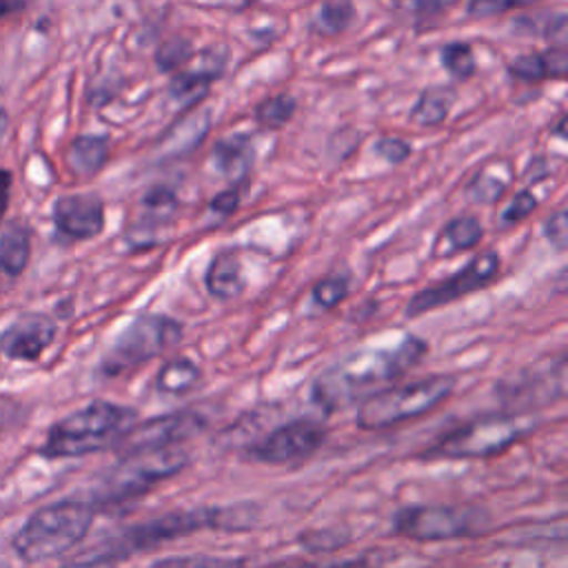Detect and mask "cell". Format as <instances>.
I'll use <instances>...</instances> for the list:
<instances>
[{"label": "cell", "instance_id": "obj_1", "mask_svg": "<svg viewBox=\"0 0 568 568\" xmlns=\"http://www.w3.org/2000/svg\"><path fill=\"white\" fill-rule=\"evenodd\" d=\"M426 353L428 344L415 335H404L393 346L355 351L315 377L313 402L326 413L346 408L371 388L408 373Z\"/></svg>", "mask_w": 568, "mask_h": 568}, {"label": "cell", "instance_id": "obj_2", "mask_svg": "<svg viewBox=\"0 0 568 568\" xmlns=\"http://www.w3.org/2000/svg\"><path fill=\"white\" fill-rule=\"evenodd\" d=\"M255 504H235V506H200V508H180L155 515L146 521L129 526L113 537L104 539L89 555H98L109 561H120L129 555L144 552L169 544L178 537H186L200 530H248L257 521Z\"/></svg>", "mask_w": 568, "mask_h": 568}, {"label": "cell", "instance_id": "obj_3", "mask_svg": "<svg viewBox=\"0 0 568 568\" xmlns=\"http://www.w3.org/2000/svg\"><path fill=\"white\" fill-rule=\"evenodd\" d=\"M138 413L106 399H93L53 424L40 448L44 457H80L115 446L138 422Z\"/></svg>", "mask_w": 568, "mask_h": 568}, {"label": "cell", "instance_id": "obj_4", "mask_svg": "<svg viewBox=\"0 0 568 568\" xmlns=\"http://www.w3.org/2000/svg\"><path fill=\"white\" fill-rule=\"evenodd\" d=\"M95 508L84 501H58L36 510L13 535V550L31 564L55 559L89 532Z\"/></svg>", "mask_w": 568, "mask_h": 568}, {"label": "cell", "instance_id": "obj_5", "mask_svg": "<svg viewBox=\"0 0 568 568\" xmlns=\"http://www.w3.org/2000/svg\"><path fill=\"white\" fill-rule=\"evenodd\" d=\"M191 462L184 444L142 448L122 453L118 464L109 468L98 488V501L109 506H122L144 497L158 484L182 473Z\"/></svg>", "mask_w": 568, "mask_h": 568}, {"label": "cell", "instance_id": "obj_6", "mask_svg": "<svg viewBox=\"0 0 568 568\" xmlns=\"http://www.w3.org/2000/svg\"><path fill=\"white\" fill-rule=\"evenodd\" d=\"M455 377L428 375L413 382L379 388L364 397L357 408V426L362 430H386L404 422L417 419L435 410L450 397Z\"/></svg>", "mask_w": 568, "mask_h": 568}, {"label": "cell", "instance_id": "obj_7", "mask_svg": "<svg viewBox=\"0 0 568 568\" xmlns=\"http://www.w3.org/2000/svg\"><path fill=\"white\" fill-rule=\"evenodd\" d=\"M532 424L517 415H486L442 433L428 448L426 457L439 459H477L493 457L510 448L530 433Z\"/></svg>", "mask_w": 568, "mask_h": 568}, {"label": "cell", "instance_id": "obj_8", "mask_svg": "<svg viewBox=\"0 0 568 568\" xmlns=\"http://www.w3.org/2000/svg\"><path fill=\"white\" fill-rule=\"evenodd\" d=\"M490 513L481 506H404L393 517V530L410 541H448L477 537L488 530Z\"/></svg>", "mask_w": 568, "mask_h": 568}, {"label": "cell", "instance_id": "obj_9", "mask_svg": "<svg viewBox=\"0 0 568 568\" xmlns=\"http://www.w3.org/2000/svg\"><path fill=\"white\" fill-rule=\"evenodd\" d=\"M182 322L160 313H144L135 317L111 344V348L102 357L100 373L104 377H118L122 373H129L140 364H146L149 359L173 348L182 339Z\"/></svg>", "mask_w": 568, "mask_h": 568}, {"label": "cell", "instance_id": "obj_10", "mask_svg": "<svg viewBox=\"0 0 568 568\" xmlns=\"http://www.w3.org/2000/svg\"><path fill=\"white\" fill-rule=\"evenodd\" d=\"M499 268H501V260L495 251L479 253L464 268H459L453 277L417 291L410 297V302L406 304V317H419L424 313H430L439 306L453 304L475 291L490 286L497 280Z\"/></svg>", "mask_w": 568, "mask_h": 568}, {"label": "cell", "instance_id": "obj_11", "mask_svg": "<svg viewBox=\"0 0 568 568\" xmlns=\"http://www.w3.org/2000/svg\"><path fill=\"white\" fill-rule=\"evenodd\" d=\"M326 435L328 430L320 419L297 417L273 428L268 435L257 439L248 448V457L253 462L268 464V466L297 464L311 457L324 444Z\"/></svg>", "mask_w": 568, "mask_h": 568}, {"label": "cell", "instance_id": "obj_12", "mask_svg": "<svg viewBox=\"0 0 568 568\" xmlns=\"http://www.w3.org/2000/svg\"><path fill=\"white\" fill-rule=\"evenodd\" d=\"M206 428V419L197 415L195 410H180L171 415H160L153 419H146L142 424H133L118 446L124 453L142 450V448H162V446H180L193 435L202 433Z\"/></svg>", "mask_w": 568, "mask_h": 568}, {"label": "cell", "instance_id": "obj_13", "mask_svg": "<svg viewBox=\"0 0 568 568\" xmlns=\"http://www.w3.org/2000/svg\"><path fill=\"white\" fill-rule=\"evenodd\" d=\"M229 53L224 47H206L175 71L169 82V95L180 104H197L213 80H217L226 67Z\"/></svg>", "mask_w": 568, "mask_h": 568}, {"label": "cell", "instance_id": "obj_14", "mask_svg": "<svg viewBox=\"0 0 568 568\" xmlns=\"http://www.w3.org/2000/svg\"><path fill=\"white\" fill-rule=\"evenodd\" d=\"M53 224L69 240H91L104 229V202L95 193H69L53 204Z\"/></svg>", "mask_w": 568, "mask_h": 568}, {"label": "cell", "instance_id": "obj_15", "mask_svg": "<svg viewBox=\"0 0 568 568\" xmlns=\"http://www.w3.org/2000/svg\"><path fill=\"white\" fill-rule=\"evenodd\" d=\"M55 337V324L42 313H24L0 333V353L11 359H38Z\"/></svg>", "mask_w": 568, "mask_h": 568}, {"label": "cell", "instance_id": "obj_16", "mask_svg": "<svg viewBox=\"0 0 568 568\" xmlns=\"http://www.w3.org/2000/svg\"><path fill=\"white\" fill-rule=\"evenodd\" d=\"M568 71L566 47H550L546 51L521 53L508 64V75L524 84H537L544 80H564Z\"/></svg>", "mask_w": 568, "mask_h": 568}, {"label": "cell", "instance_id": "obj_17", "mask_svg": "<svg viewBox=\"0 0 568 568\" xmlns=\"http://www.w3.org/2000/svg\"><path fill=\"white\" fill-rule=\"evenodd\" d=\"M211 158H213V164L215 169L233 180V182H242L248 171H251V164H253V142H251V135H231V138H220L215 144H213V151H211Z\"/></svg>", "mask_w": 568, "mask_h": 568}, {"label": "cell", "instance_id": "obj_18", "mask_svg": "<svg viewBox=\"0 0 568 568\" xmlns=\"http://www.w3.org/2000/svg\"><path fill=\"white\" fill-rule=\"evenodd\" d=\"M204 284H206V291L217 300L237 297L244 291L240 255L231 248L215 253V257L211 260V264L206 268Z\"/></svg>", "mask_w": 568, "mask_h": 568}, {"label": "cell", "instance_id": "obj_19", "mask_svg": "<svg viewBox=\"0 0 568 568\" xmlns=\"http://www.w3.org/2000/svg\"><path fill=\"white\" fill-rule=\"evenodd\" d=\"M67 166L78 178H93L109 160L106 135H78L67 149Z\"/></svg>", "mask_w": 568, "mask_h": 568}, {"label": "cell", "instance_id": "obj_20", "mask_svg": "<svg viewBox=\"0 0 568 568\" xmlns=\"http://www.w3.org/2000/svg\"><path fill=\"white\" fill-rule=\"evenodd\" d=\"M484 237V226L475 215H459L453 217L437 235L435 255L450 257L462 251L475 248Z\"/></svg>", "mask_w": 568, "mask_h": 568}, {"label": "cell", "instance_id": "obj_21", "mask_svg": "<svg viewBox=\"0 0 568 568\" xmlns=\"http://www.w3.org/2000/svg\"><path fill=\"white\" fill-rule=\"evenodd\" d=\"M513 180V169L506 160L486 162L468 184V193L479 204L497 202Z\"/></svg>", "mask_w": 568, "mask_h": 568}, {"label": "cell", "instance_id": "obj_22", "mask_svg": "<svg viewBox=\"0 0 568 568\" xmlns=\"http://www.w3.org/2000/svg\"><path fill=\"white\" fill-rule=\"evenodd\" d=\"M31 255V235L29 229L13 222L0 233V271L16 277L20 275Z\"/></svg>", "mask_w": 568, "mask_h": 568}, {"label": "cell", "instance_id": "obj_23", "mask_svg": "<svg viewBox=\"0 0 568 568\" xmlns=\"http://www.w3.org/2000/svg\"><path fill=\"white\" fill-rule=\"evenodd\" d=\"M453 102L455 91L450 87H428L419 93L408 113V120L417 126H437L448 118Z\"/></svg>", "mask_w": 568, "mask_h": 568}, {"label": "cell", "instance_id": "obj_24", "mask_svg": "<svg viewBox=\"0 0 568 568\" xmlns=\"http://www.w3.org/2000/svg\"><path fill=\"white\" fill-rule=\"evenodd\" d=\"M202 371L189 357H173L169 359L155 375V386L160 393L166 395H184L200 382Z\"/></svg>", "mask_w": 568, "mask_h": 568}, {"label": "cell", "instance_id": "obj_25", "mask_svg": "<svg viewBox=\"0 0 568 568\" xmlns=\"http://www.w3.org/2000/svg\"><path fill=\"white\" fill-rule=\"evenodd\" d=\"M355 20L353 0H322L313 20L311 31L322 38H335L344 33Z\"/></svg>", "mask_w": 568, "mask_h": 568}, {"label": "cell", "instance_id": "obj_26", "mask_svg": "<svg viewBox=\"0 0 568 568\" xmlns=\"http://www.w3.org/2000/svg\"><path fill=\"white\" fill-rule=\"evenodd\" d=\"M142 209H144V217H142L140 229H146L151 224H164L173 217V213L178 209V195L173 189H169L164 184H155L144 193Z\"/></svg>", "mask_w": 568, "mask_h": 568}, {"label": "cell", "instance_id": "obj_27", "mask_svg": "<svg viewBox=\"0 0 568 568\" xmlns=\"http://www.w3.org/2000/svg\"><path fill=\"white\" fill-rule=\"evenodd\" d=\"M297 111V100L291 93H275L271 98H264L255 106V120L271 131L282 129L284 124L291 122V118Z\"/></svg>", "mask_w": 568, "mask_h": 568}, {"label": "cell", "instance_id": "obj_28", "mask_svg": "<svg viewBox=\"0 0 568 568\" xmlns=\"http://www.w3.org/2000/svg\"><path fill=\"white\" fill-rule=\"evenodd\" d=\"M439 62L442 67L455 78V80H468L473 78L477 64L475 55L468 42H448L439 49Z\"/></svg>", "mask_w": 568, "mask_h": 568}, {"label": "cell", "instance_id": "obj_29", "mask_svg": "<svg viewBox=\"0 0 568 568\" xmlns=\"http://www.w3.org/2000/svg\"><path fill=\"white\" fill-rule=\"evenodd\" d=\"M193 44L184 36H173L164 40L155 51V64L164 73H175L193 58Z\"/></svg>", "mask_w": 568, "mask_h": 568}, {"label": "cell", "instance_id": "obj_30", "mask_svg": "<svg viewBox=\"0 0 568 568\" xmlns=\"http://www.w3.org/2000/svg\"><path fill=\"white\" fill-rule=\"evenodd\" d=\"M149 568H246L240 557H220V555H178L166 557Z\"/></svg>", "mask_w": 568, "mask_h": 568}, {"label": "cell", "instance_id": "obj_31", "mask_svg": "<svg viewBox=\"0 0 568 568\" xmlns=\"http://www.w3.org/2000/svg\"><path fill=\"white\" fill-rule=\"evenodd\" d=\"M348 291H351V280L348 275L344 273H331L326 277H322L320 282H315L311 295H313V302L322 308H335L339 306L346 297H348Z\"/></svg>", "mask_w": 568, "mask_h": 568}, {"label": "cell", "instance_id": "obj_32", "mask_svg": "<svg viewBox=\"0 0 568 568\" xmlns=\"http://www.w3.org/2000/svg\"><path fill=\"white\" fill-rule=\"evenodd\" d=\"M344 544H348V535L339 528H317L300 535V546L308 552H331Z\"/></svg>", "mask_w": 568, "mask_h": 568}, {"label": "cell", "instance_id": "obj_33", "mask_svg": "<svg viewBox=\"0 0 568 568\" xmlns=\"http://www.w3.org/2000/svg\"><path fill=\"white\" fill-rule=\"evenodd\" d=\"M537 0H468L466 4V13L475 20H486V18H495L501 16L510 9H519V7H530Z\"/></svg>", "mask_w": 568, "mask_h": 568}, {"label": "cell", "instance_id": "obj_34", "mask_svg": "<svg viewBox=\"0 0 568 568\" xmlns=\"http://www.w3.org/2000/svg\"><path fill=\"white\" fill-rule=\"evenodd\" d=\"M457 0H397V7L415 20H430L444 13Z\"/></svg>", "mask_w": 568, "mask_h": 568}, {"label": "cell", "instance_id": "obj_35", "mask_svg": "<svg viewBox=\"0 0 568 568\" xmlns=\"http://www.w3.org/2000/svg\"><path fill=\"white\" fill-rule=\"evenodd\" d=\"M535 209H537V197H535L528 189H524V191L515 193V197L510 200V204L504 209V213H501V224H504V226L517 224V222L526 220Z\"/></svg>", "mask_w": 568, "mask_h": 568}, {"label": "cell", "instance_id": "obj_36", "mask_svg": "<svg viewBox=\"0 0 568 568\" xmlns=\"http://www.w3.org/2000/svg\"><path fill=\"white\" fill-rule=\"evenodd\" d=\"M262 568H377L375 561L371 559V555H359L355 559L348 561H339V564H328V566H320L313 561H304V559H284V561H275V564H266Z\"/></svg>", "mask_w": 568, "mask_h": 568}, {"label": "cell", "instance_id": "obj_37", "mask_svg": "<svg viewBox=\"0 0 568 568\" xmlns=\"http://www.w3.org/2000/svg\"><path fill=\"white\" fill-rule=\"evenodd\" d=\"M544 237L557 248L564 251L568 244V217H566V209H557L555 213H550V217L544 222Z\"/></svg>", "mask_w": 568, "mask_h": 568}, {"label": "cell", "instance_id": "obj_38", "mask_svg": "<svg viewBox=\"0 0 568 568\" xmlns=\"http://www.w3.org/2000/svg\"><path fill=\"white\" fill-rule=\"evenodd\" d=\"M375 153L390 164H402L413 153V149L402 138H379L375 144Z\"/></svg>", "mask_w": 568, "mask_h": 568}, {"label": "cell", "instance_id": "obj_39", "mask_svg": "<svg viewBox=\"0 0 568 568\" xmlns=\"http://www.w3.org/2000/svg\"><path fill=\"white\" fill-rule=\"evenodd\" d=\"M566 13L559 11L555 16H550V20L546 22L544 29V38L550 42V47H566L568 42V27H566Z\"/></svg>", "mask_w": 568, "mask_h": 568}, {"label": "cell", "instance_id": "obj_40", "mask_svg": "<svg viewBox=\"0 0 568 568\" xmlns=\"http://www.w3.org/2000/svg\"><path fill=\"white\" fill-rule=\"evenodd\" d=\"M237 204H240V184H235V186H231V189L217 193V195L211 200L209 206H211L215 213H220V215H231V213L237 209Z\"/></svg>", "mask_w": 568, "mask_h": 568}, {"label": "cell", "instance_id": "obj_41", "mask_svg": "<svg viewBox=\"0 0 568 568\" xmlns=\"http://www.w3.org/2000/svg\"><path fill=\"white\" fill-rule=\"evenodd\" d=\"M62 568H115V564L109 561V559H102L98 555H89L87 552L84 557H80V559H75V561H71V564H67Z\"/></svg>", "mask_w": 568, "mask_h": 568}, {"label": "cell", "instance_id": "obj_42", "mask_svg": "<svg viewBox=\"0 0 568 568\" xmlns=\"http://www.w3.org/2000/svg\"><path fill=\"white\" fill-rule=\"evenodd\" d=\"M11 182H13L11 171L0 169V220L4 217L7 206H9V197H11Z\"/></svg>", "mask_w": 568, "mask_h": 568}, {"label": "cell", "instance_id": "obj_43", "mask_svg": "<svg viewBox=\"0 0 568 568\" xmlns=\"http://www.w3.org/2000/svg\"><path fill=\"white\" fill-rule=\"evenodd\" d=\"M24 7V0H0V20L20 11Z\"/></svg>", "mask_w": 568, "mask_h": 568}, {"label": "cell", "instance_id": "obj_44", "mask_svg": "<svg viewBox=\"0 0 568 568\" xmlns=\"http://www.w3.org/2000/svg\"><path fill=\"white\" fill-rule=\"evenodd\" d=\"M7 126H9V118H7V111H4V109H0V140L4 138V133H7Z\"/></svg>", "mask_w": 568, "mask_h": 568}, {"label": "cell", "instance_id": "obj_45", "mask_svg": "<svg viewBox=\"0 0 568 568\" xmlns=\"http://www.w3.org/2000/svg\"><path fill=\"white\" fill-rule=\"evenodd\" d=\"M564 124H566V118H564V115H561V118H559V122H557V135H559V138H561V140H564V138H566V131H564Z\"/></svg>", "mask_w": 568, "mask_h": 568}, {"label": "cell", "instance_id": "obj_46", "mask_svg": "<svg viewBox=\"0 0 568 568\" xmlns=\"http://www.w3.org/2000/svg\"><path fill=\"white\" fill-rule=\"evenodd\" d=\"M2 424H4V415H2V410H0V428H2Z\"/></svg>", "mask_w": 568, "mask_h": 568}]
</instances>
